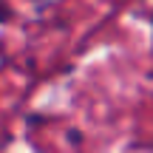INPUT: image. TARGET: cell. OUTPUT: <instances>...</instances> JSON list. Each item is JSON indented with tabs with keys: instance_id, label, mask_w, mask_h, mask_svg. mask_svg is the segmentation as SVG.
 <instances>
[{
	"instance_id": "6da1fadb",
	"label": "cell",
	"mask_w": 153,
	"mask_h": 153,
	"mask_svg": "<svg viewBox=\"0 0 153 153\" xmlns=\"http://www.w3.org/2000/svg\"><path fill=\"white\" fill-rule=\"evenodd\" d=\"M11 17H14L11 3H9V0H0V26H3V23H11Z\"/></svg>"
}]
</instances>
